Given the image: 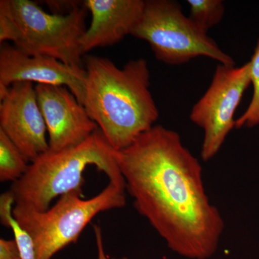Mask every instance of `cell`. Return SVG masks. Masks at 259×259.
<instances>
[{"label": "cell", "mask_w": 259, "mask_h": 259, "mask_svg": "<svg viewBox=\"0 0 259 259\" xmlns=\"http://www.w3.org/2000/svg\"><path fill=\"white\" fill-rule=\"evenodd\" d=\"M116 158L135 207L168 248L185 258H210L224 221L206 193L200 163L180 134L154 125L116 151Z\"/></svg>", "instance_id": "obj_1"}, {"label": "cell", "mask_w": 259, "mask_h": 259, "mask_svg": "<svg viewBox=\"0 0 259 259\" xmlns=\"http://www.w3.org/2000/svg\"><path fill=\"white\" fill-rule=\"evenodd\" d=\"M94 231H95V238H96V243L97 247V253L98 257L97 259H128L126 257L122 258H110L105 253V249H104L103 238H102V229L100 227L94 226Z\"/></svg>", "instance_id": "obj_16"}, {"label": "cell", "mask_w": 259, "mask_h": 259, "mask_svg": "<svg viewBox=\"0 0 259 259\" xmlns=\"http://www.w3.org/2000/svg\"><path fill=\"white\" fill-rule=\"evenodd\" d=\"M0 130L31 163L49 148L35 87L30 82L13 83L0 93Z\"/></svg>", "instance_id": "obj_8"}, {"label": "cell", "mask_w": 259, "mask_h": 259, "mask_svg": "<svg viewBox=\"0 0 259 259\" xmlns=\"http://www.w3.org/2000/svg\"><path fill=\"white\" fill-rule=\"evenodd\" d=\"M187 4L190 8L189 18L206 33L221 23L224 16V3L221 0H188Z\"/></svg>", "instance_id": "obj_13"}, {"label": "cell", "mask_w": 259, "mask_h": 259, "mask_svg": "<svg viewBox=\"0 0 259 259\" xmlns=\"http://www.w3.org/2000/svg\"><path fill=\"white\" fill-rule=\"evenodd\" d=\"M35 92L47 125L49 151L77 146L99 128L66 87L37 84Z\"/></svg>", "instance_id": "obj_10"}, {"label": "cell", "mask_w": 259, "mask_h": 259, "mask_svg": "<svg viewBox=\"0 0 259 259\" xmlns=\"http://www.w3.org/2000/svg\"><path fill=\"white\" fill-rule=\"evenodd\" d=\"M249 63L250 83L253 84V97L245 111L236 119V129L253 127L259 124V38Z\"/></svg>", "instance_id": "obj_14"}, {"label": "cell", "mask_w": 259, "mask_h": 259, "mask_svg": "<svg viewBox=\"0 0 259 259\" xmlns=\"http://www.w3.org/2000/svg\"><path fill=\"white\" fill-rule=\"evenodd\" d=\"M88 11L75 5L66 15L51 14L30 0H1L0 44L10 41L29 56L83 68L80 40L88 29Z\"/></svg>", "instance_id": "obj_4"}, {"label": "cell", "mask_w": 259, "mask_h": 259, "mask_svg": "<svg viewBox=\"0 0 259 259\" xmlns=\"http://www.w3.org/2000/svg\"><path fill=\"white\" fill-rule=\"evenodd\" d=\"M0 259H23L15 239H0Z\"/></svg>", "instance_id": "obj_15"}, {"label": "cell", "mask_w": 259, "mask_h": 259, "mask_svg": "<svg viewBox=\"0 0 259 259\" xmlns=\"http://www.w3.org/2000/svg\"><path fill=\"white\" fill-rule=\"evenodd\" d=\"M250 84L249 62L239 67L218 65L210 85L192 107L190 116L191 121L203 130L200 153L203 161L212 159L236 128L235 112Z\"/></svg>", "instance_id": "obj_7"}, {"label": "cell", "mask_w": 259, "mask_h": 259, "mask_svg": "<svg viewBox=\"0 0 259 259\" xmlns=\"http://www.w3.org/2000/svg\"><path fill=\"white\" fill-rule=\"evenodd\" d=\"M28 161L6 134L0 130V181L15 182L28 170Z\"/></svg>", "instance_id": "obj_12"}, {"label": "cell", "mask_w": 259, "mask_h": 259, "mask_svg": "<svg viewBox=\"0 0 259 259\" xmlns=\"http://www.w3.org/2000/svg\"><path fill=\"white\" fill-rule=\"evenodd\" d=\"M133 36L148 42L158 60L180 65L204 56L220 64L235 66V61L217 42L200 30L171 0H147Z\"/></svg>", "instance_id": "obj_6"}, {"label": "cell", "mask_w": 259, "mask_h": 259, "mask_svg": "<svg viewBox=\"0 0 259 259\" xmlns=\"http://www.w3.org/2000/svg\"><path fill=\"white\" fill-rule=\"evenodd\" d=\"M83 5L92 21L81 40L83 55L98 47H109L132 35L142 16L144 0H86Z\"/></svg>", "instance_id": "obj_11"}, {"label": "cell", "mask_w": 259, "mask_h": 259, "mask_svg": "<svg viewBox=\"0 0 259 259\" xmlns=\"http://www.w3.org/2000/svg\"><path fill=\"white\" fill-rule=\"evenodd\" d=\"M82 197V191H72L59 197L46 211L15 204L13 217L31 237L35 258H52L65 247L76 242L99 213L125 207L126 187L109 182L95 197L88 199Z\"/></svg>", "instance_id": "obj_5"}, {"label": "cell", "mask_w": 259, "mask_h": 259, "mask_svg": "<svg viewBox=\"0 0 259 259\" xmlns=\"http://www.w3.org/2000/svg\"><path fill=\"white\" fill-rule=\"evenodd\" d=\"M89 166L105 173L110 182L126 187L116 150L98 128L77 146L58 151L49 150L40 155L30 163L25 175L13 182L9 192L15 204L46 211L56 197L82 191L83 172Z\"/></svg>", "instance_id": "obj_3"}, {"label": "cell", "mask_w": 259, "mask_h": 259, "mask_svg": "<svg viewBox=\"0 0 259 259\" xmlns=\"http://www.w3.org/2000/svg\"><path fill=\"white\" fill-rule=\"evenodd\" d=\"M85 69L83 105L116 151L155 125L159 112L150 91L146 59H134L119 68L106 58L90 56Z\"/></svg>", "instance_id": "obj_2"}, {"label": "cell", "mask_w": 259, "mask_h": 259, "mask_svg": "<svg viewBox=\"0 0 259 259\" xmlns=\"http://www.w3.org/2000/svg\"><path fill=\"white\" fill-rule=\"evenodd\" d=\"M87 71L54 59L29 56L7 42L0 47V84L15 83L66 87L83 105L86 90Z\"/></svg>", "instance_id": "obj_9"}]
</instances>
